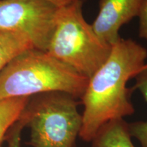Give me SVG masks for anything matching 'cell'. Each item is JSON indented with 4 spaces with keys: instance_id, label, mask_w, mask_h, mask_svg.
Listing matches in <instances>:
<instances>
[{
    "instance_id": "obj_1",
    "label": "cell",
    "mask_w": 147,
    "mask_h": 147,
    "mask_svg": "<svg viewBox=\"0 0 147 147\" xmlns=\"http://www.w3.org/2000/svg\"><path fill=\"white\" fill-rule=\"evenodd\" d=\"M147 51L131 39L120 38L112 46L110 54L89 78L80 98L84 106L79 136L91 142L100 129L110 121L134 113L127 88L145 65Z\"/></svg>"
},
{
    "instance_id": "obj_2",
    "label": "cell",
    "mask_w": 147,
    "mask_h": 147,
    "mask_svg": "<svg viewBox=\"0 0 147 147\" xmlns=\"http://www.w3.org/2000/svg\"><path fill=\"white\" fill-rule=\"evenodd\" d=\"M88 80L45 51L29 49L0 71V100L56 91L80 99Z\"/></svg>"
},
{
    "instance_id": "obj_3",
    "label": "cell",
    "mask_w": 147,
    "mask_h": 147,
    "mask_svg": "<svg viewBox=\"0 0 147 147\" xmlns=\"http://www.w3.org/2000/svg\"><path fill=\"white\" fill-rule=\"evenodd\" d=\"M83 3L76 1L58 8L47 53L89 79L109 57L112 46L85 21Z\"/></svg>"
},
{
    "instance_id": "obj_4",
    "label": "cell",
    "mask_w": 147,
    "mask_h": 147,
    "mask_svg": "<svg viewBox=\"0 0 147 147\" xmlns=\"http://www.w3.org/2000/svg\"><path fill=\"white\" fill-rule=\"evenodd\" d=\"M29 101L23 116L31 129L33 147H75L82 127L78 99L63 92H49Z\"/></svg>"
},
{
    "instance_id": "obj_5",
    "label": "cell",
    "mask_w": 147,
    "mask_h": 147,
    "mask_svg": "<svg viewBox=\"0 0 147 147\" xmlns=\"http://www.w3.org/2000/svg\"><path fill=\"white\" fill-rule=\"evenodd\" d=\"M58 8L47 0H0V30L23 33L47 52Z\"/></svg>"
},
{
    "instance_id": "obj_6",
    "label": "cell",
    "mask_w": 147,
    "mask_h": 147,
    "mask_svg": "<svg viewBox=\"0 0 147 147\" xmlns=\"http://www.w3.org/2000/svg\"><path fill=\"white\" fill-rule=\"evenodd\" d=\"M143 0H100L92 27L100 38L113 46L120 39L119 30L138 16Z\"/></svg>"
},
{
    "instance_id": "obj_7",
    "label": "cell",
    "mask_w": 147,
    "mask_h": 147,
    "mask_svg": "<svg viewBox=\"0 0 147 147\" xmlns=\"http://www.w3.org/2000/svg\"><path fill=\"white\" fill-rule=\"evenodd\" d=\"M131 138L128 123L120 119L102 126L91 142L93 147H136Z\"/></svg>"
},
{
    "instance_id": "obj_8",
    "label": "cell",
    "mask_w": 147,
    "mask_h": 147,
    "mask_svg": "<svg viewBox=\"0 0 147 147\" xmlns=\"http://www.w3.org/2000/svg\"><path fill=\"white\" fill-rule=\"evenodd\" d=\"M32 49V41L23 33L0 30V71L17 55Z\"/></svg>"
},
{
    "instance_id": "obj_9",
    "label": "cell",
    "mask_w": 147,
    "mask_h": 147,
    "mask_svg": "<svg viewBox=\"0 0 147 147\" xmlns=\"http://www.w3.org/2000/svg\"><path fill=\"white\" fill-rule=\"evenodd\" d=\"M30 97H12L0 100V147L8 131L21 118Z\"/></svg>"
},
{
    "instance_id": "obj_10",
    "label": "cell",
    "mask_w": 147,
    "mask_h": 147,
    "mask_svg": "<svg viewBox=\"0 0 147 147\" xmlns=\"http://www.w3.org/2000/svg\"><path fill=\"white\" fill-rule=\"evenodd\" d=\"M135 78L136 84L133 89L139 90L147 102V63H145ZM128 126L131 136L137 139L142 147H147V120L132 123Z\"/></svg>"
},
{
    "instance_id": "obj_11",
    "label": "cell",
    "mask_w": 147,
    "mask_h": 147,
    "mask_svg": "<svg viewBox=\"0 0 147 147\" xmlns=\"http://www.w3.org/2000/svg\"><path fill=\"white\" fill-rule=\"evenodd\" d=\"M26 126V121L21 115L17 122L12 127V131L8 134V147H21V134L24 127Z\"/></svg>"
},
{
    "instance_id": "obj_12",
    "label": "cell",
    "mask_w": 147,
    "mask_h": 147,
    "mask_svg": "<svg viewBox=\"0 0 147 147\" xmlns=\"http://www.w3.org/2000/svg\"><path fill=\"white\" fill-rule=\"evenodd\" d=\"M139 36L147 40V0H143L138 14Z\"/></svg>"
},
{
    "instance_id": "obj_13",
    "label": "cell",
    "mask_w": 147,
    "mask_h": 147,
    "mask_svg": "<svg viewBox=\"0 0 147 147\" xmlns=\"http://www.w3.org/2000/svg\"><path fill=\"white\" fill-rule=\"evenodd\" d=\"M47 1L53 3V5H55L57 8H61V7L66 6V5H68L71 3L76 2V1L84 2L86 0H47Z\"/></svg>"
}]
</instances>
